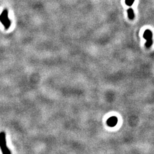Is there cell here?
Returning a JSON list of instances; mask_svg holds the SVG:
<instances>
[{
	"instance_id": "6da1fadb",
	"label": "cell",
	"mask_w": 154,
	"mask_h": 154,
	"mask_svg": "<svg viewBox=\"0 0 154 154\" xmlns=\"http://www.w3.org/2000/svg\"><path fill=\"white\" fill-rule=\"evenodd\" d=\"M0 148H1L2 152L4 154L12 153L6 146V135L3 131L0 132Z\"/></svg>"
},
{
	"instance_id": "7a4b0ae2",
	"label": "cell",
	"mask_w": 154,
	"mask_h": 154,
	"mask_svg": "<svg viewBox=\"0 0 154 154\" xmlns=\"http://www.w3.org/2000/svg\"><path fill=\"white\" fill-rule=\"evenodd\" d=\"M0 21L3 24L5 29H8L11 25V22L8 18V11L5 9L0 15Z\"/></svg>"
},
{
	"instance_id": "3957f363",
	"label": "cell",
	"mask_w": 154,
	"mask_h": 154,
	"mask_svg": "<svg viewBox=\"0 0 154 154\" xmlns=\"http://www.w3.org/2000/svg\"><path fill=\"white\" fill-rule=\"evenodd\" d=\"M152 37H153L152 33L150 30H148V29L146 30L144 34H143V38L146 39V41H147L145 44L146 48H150L152 45L153 43Z\"/></svg>"
},
{
	"instance_id": "277c9868",
	"label": "cell",
	"mask_w": 154,
	"mask_h": 154,
	"mask_svg": "<svg viewBox=\"0 0 154 154\" xmlns=\"http://www.w3.org/2000/svg\"><path fill=\"white\" fill-rule=\"evenodd\" d=\"M117 123H118V118L116 116H111L107 121V124L111 127L115 126Z\"/></svg>"
},
{
	"instance_id": "5b68a950",
	"label": "cell",
	"mask_w": 154,
	"mask_h": 154,
	"mask_svg": "<svg viewBox=\"0 0 154 154\" xmlns=\"http://www.w3.org/2000/svg\"><path fill=\"white\" fill-rule=\"evenodd\" d=\"M127 14H128V17H129V19L130 20H133L135 17V14L134 10H132L131 8H129L127 10Z\"/></svg>"
},
{
	"instance_id": "8992f818",
	"label": "cell",
	"mask_w": 154,
	"mask_h": 154,
	"mask_svg": "<svg viewBox=\"0 0 154 154\" xmlns=\"http://www.w3.org/2000/svg\"><path fill=\"white\" fill-rule=\"evenodd\" d=\"M134 1L135 0H125V3H126L127 6H131L134 4Z\"/></svg>"
}]
</instances>
